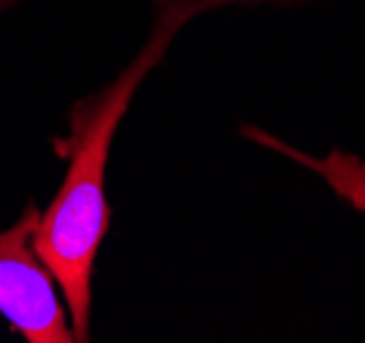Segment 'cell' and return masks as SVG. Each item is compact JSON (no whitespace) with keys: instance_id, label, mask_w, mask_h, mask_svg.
Here are the masks:
<instances>
[{"instance_id":"6da1fadb","label":"cell","mask_w":365,"mask_h":343,"mask_svg":"<svg viewBox=\"0 0 365 343\" xmlns=\"http://www.w3.org/2000/svg\"><path fill=\"white\" fill-rule=\"evenodd\" d=\"M190 22L184 11L160 9L151 34L121 72L102 88L77 99L69 110V132L53 138L58 157L66 160V173L50 206L38 215L34 250L61 289L72 322L74 341H88L96 255L110 228L108 160L118 127L129 113L140 86L168 55L176 34Z\"/></svg>"},{"instance_id":"277c9868","label":"cell","mask_w":365,"mask_h":343,"mask_svg":"<svg viewBox=\"0 0 365 343\" xmlns=\"http://www.w3.org/2000/svg\"><path fill=\"white\" fill-rule=\"evenodd\" d=\"M253 3H277V0H160V9L184 11L192 19L201 11H215V9H225V6H253Z\"/></svg>"},{"instance_id":"7a4b0ae2","label":"cell","mask_w":365,"mask_h":343,"mask_svg":"<svg viewBox=\"0 0 365 343\" xmlns=\"http://www.w3.org/2000/svg\"><path fill=\"white\" fill-rule=\"evenodd\" d=\"M36 203L0 231V316L28 343H74L72 322L61 289L34 250Z\"/></svg>"},{"instance_id":"3957f363","label":"cell","mask_w":365,"mask_h":343,"mask_svg":"<svg viewBox=\"0 0 365 343\" xmlns=\"http://www.w3.org/2000/svg\"><path fill=\"white\" fill-rule=\"evenodd\" d=\"M239 132L250 143L261 145V148H267L272 154H283L286 160L302 165L305 170H311L313 176H319L324 181L338 198L346 200L354 212L365 215V160H360L357 154L344 151V148H332L324 157H316V154L294 148L283 138H277V135L261 127H253V124H242Z\"/></svg>"},{"instance_id":"5b68a950","label":"cell","mask_w":365,"mask_h":343,"mask_svg":"<svg viewBox=\"0 0 365 343\" xmlns=\"http://www.w3.org/2000/svg\"><path fill=\"white\" fill-rule=\"evenodd\" d=\"M22 0H0V14L3 11H9V9H14V6H19Z\"/></svg>"}]
</instances>
